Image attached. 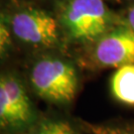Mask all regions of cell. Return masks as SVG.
I'll list each match as a JSON object with an SVG mask.
<instances>
[{"label": "cell", "mask_w": 134, "mask_h": 134, "mask_svg": "<svg viewBox=\"0 0 134 134\" xmlns=\"http://www.w3.org/2000/svg\"><path fill=\"white\" fill-rule=\"evenodd\" d=\"M25 134H77V132L67 120L49 118L38 121Z\"/></svg>", "instance_id": "8"}, {"label": "cell", "mask_w": 134, "mask_h": 134, "mask_svg": "<svg viewBox=\"0 0 134 134\" xmlns=\"http://www.w3.org/2000/svg\"><path fill=\"white\" fill-rule=\"evenodd\" d=\"M120 16L123 20L124 25H126L127 27H129L134 31V4L125 11L124 14L120 15Z\"/></svg>", "instance_id": "9"}, {"label": "cell", "mask_w": 134, "mask_h": 134, "mask_svg": "<svg viewBox=\"0 0 134 134\" xmlns=\"http://www.w3.org/2000/svg\"><path fill=\"white\" fill-rule=\"evenodd\" d=\"M110 91L116 100L134 106V64L116 69L110 79Z\"/></svg>", "instance_id": "6"}, {"label": "cell", "mask_w": 134, "mask_h": 134, "mask_svg": "<svg viewBox=\"0 0 134 134\" xmlns=\"http://www.w3.org/2000/svg\"><path fill=\"white\" fill-rule=\"evenodd\" d=\"M6 8L17 46L36 54L62 52L67 46L54 12L26 0H10Z\"/></svg>", "instance_id": "2"}, {"label": "cell", "mask_w": 134, "mask_h": 134, "mask_svg": "<svg viewBox=\"0 0 134 134\" xmlns=\"http://www.w3.org/2000/svg\"><path fill=\"white\" fill-rule=\"evenodd\" d=\"M17 45L12 35L6 4L0 2V69L14 55Z\"/></svg>", "instance_id": "7"}, {"label": "cell", "mask_w": 134, "mask_h": 134, "mask_svg": "<svg viewBox=\"0 0 134 134\" xmlns=\"http://www.w3.org/2000/svg\"><path fill=\"white\" fill-rule=\"evenodd\" d=\"M27 81L42 99L54 104H69L80 86L77 65L61 52L36 54L27 68Z\"/></svg>", "instance_id": "3"}, {"label": "cell", "mask_w": 134, "mask_h": 134, "mask_svg": "<svg viewBox=\"0 0 134 134\" xmlns=\"http://www.w3.org/2000/svg\"><path fill=\"white\" fill-rule=\"evenodd\" d=\"M77 67L96 71L134 64V31L118 25L86 47L79 49Z\"/></svg>", "instance_id": "5"}, {"label": "cell", "mask_w": 134, "mask_h": 134, "mask_svg": "<svg viewBox=\"0 0 134 134\" xmlns=\"http://www.w3.org/2000/svg\"><path fill=\"white\" fill-rule=\"evenodd\" d=\"M54 13L67 46L79 49L124 24L121 16L110 9L104 0H58Z\"/></svg>", "instance_id": "1"}, {"label": "cell", "mask_w": 134, "mask_h": 134, "mask_svg": "<svg viewBox=\"0 0 134 134\" xmlns=\"http://www.w3.org/2000/svg\"><path fill=\"white\" fill-rule=\"evenodd\" d=\"M27 82L12 69H0V134H25L38 122Z\"/></svg>", "instance_id": "4"}]
</instances>
